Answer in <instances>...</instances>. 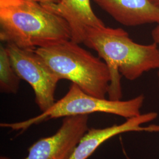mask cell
<instances>
[{
	"mask_svg": "<svg viewBox=\"0 0 159 159\" xmlns=\"http://www.w3.org/2000/svg\"><path fill=\"white\" fill-rule=\"evenodd\" d=\"M83 43L98 53L110 73L108 99L122 98L121 76L133 81L152 70L159 69V46L133 41L125 30L106 26L87 29Z\"/></svg>",
	"mask_w": 159,
	"mask_h": 159,
	"instance_id": "obj_1",
	"label": "cell"
},
{
	"mask_svg": "<svg viewBox=\"0 0 159 159\" xmlns=\"http://www.w3.org/2000/svg\"><path fill=\"white\" fill-rule=\"evenodd\" d=\"M71 38L67 21L40 2L0 0L1 41L24 49L35 50Z\"/></svg>",
	"mask_w": 159,
	"mask_h": 159,
	"instance_id": "obj_2",
	"label": "cell"
},
{
	"mask_svg": "<svg viewBox=\"0 0 159 159\" xmlns=\"http://www.w3.org/2000/svg\"><path fill=\"white\" fill-rule=\"evenodd\" d=\"M72 40L38 48L36 52L60 80H67L86 93L106 98L110 73L108 66Z\"/></svg>",
	"mask_w": 159,
	"mask_h": 159,
	"instance_id": "obj_3",
	"label": "cell"
},
{
	"mask_svg": "<svg viewBox=\"0 0 159 159\" xmlns=\"http://www.w3.org/2000/svg\"><path fill=\"white\" fill-rule=\"evenodd\" d=\"M144 98L143 94L125 101L99 98L86 93L78 85L72 83L64 96L40 115L23 121L2 123L0 124V126L21 133L34 125L49 120L68 116L104 113L119 116L127 119L141 114L140 110Z\"/></svg>",
	"mask_w": 159,
	"mask_h": 159,
	"instance_id": "obj_4",
	"label": "cell"
},
{
	"mask_svg": "<svg viewBox=\"0 0 159 159\" xmlns=\"http://www.w3.org/2000/svg\"><path fill=\"white\" fill-rule=\"evenodd\" d=\"M6 47L18 75L32 87L35 102L41 112L51 107L56 102V90L61 80L35 50L24 49L12 44H7Z\"/></svg>",
	"mask_w": 159,
	"mask_h": 159,
	"instance_id": "obj_5",
	"label": "cell"
},
{
	"mask_svg": "<svg viewBox=\"0 0 159 159\" xmlns=\"http://www.w3.org/2000/svg\"><path fill=\"white\" fill-rule=\"evenodd\" d=\"M89 115L64 117L58 130L42 138L30 146L23 159H69L82 137L89 129ZM0 159H12L1 156Z\"/></svg>",
	"mask_w": 159,
	"mask_h": 159,
	"instance_id": "obj_6",
	"label": "cell"
},
{
	"mask_svg": "<svg viewBox=\"0 0 159 159\" xmlns=\"http://www.w3.org/2000/svg\"><path fill=\"white\" fill-rule=\"evenodd\" d=\"M157 116L158 114L156 112H149L127 119L119 125H114L103 129H89L81 139L69 159H87L102 143L122 133L132 131L159 133V125L143 126L157 119Z\"/></svg>",
	"mask_w": 159,
	"mask_h": 159,
	"instance_id": "obj_7",
	"label": "cell"
},
{
	"mask_svg": "<svg viewBox=\"0 0 159 159\" xmlns=\"http://www.w3.org/2000/svg\"><path fill=\"white\" fill-rule=\"evenodd\" d=\"M118 23L127 27L159 24V6L151 0H92Z\"/></svg>",
	"mask_w": 159,
	"mask_h": 159,
	"instance_id": "obj_8",
	"label": "cell"
},
{
	"mask_svg": "<svg viewBox=\"0 0 159 159\" xmlns=\"http://www.w3.org/2000/svg\"><path fill=\"white\" fill-rule=\"evenodd\" d=\"M41 4L67 21L71 31V40L76 43H83L87 29L106 26L94 13L90 0H57Z\"/></svg>",
	"mask_w": 159,
	"mask_h": 159,
	"instance_id": "obj_9",
	"label": "cell"
},
{
	"mask_svg": "<svg viewBox=\"0 0 159 159\" xmlns=\"http://www.w3.org/2000/svg\"><path fill=\"white\" fill-rule=\"evenodd\" d=\"M21 79L12 66L6 47L0 46V90L2 93L16 94Z\"/></svg>",
	"mask_w": 159,
	"mask_h": 159,
	"instance_id": "obj_10",
	"label": "cell"
},
{
	"mask_svg": "<svg viewBox=\"0 0 159 159\" xmlns=\"http://www.w3.org/2000/svg\"><path fill=\"white\" fill-rule=\"evenodd\" d=\"M152 37L154 43L157 44L159 46V24L157 25L156 27L154 28L152 31ZM157 77H158V84L159 86V69L157 73Z\"/></svg>",
	"mask_w": 159,
	"mask_h": 159,
	"instance_id": "obj_11",
	"label": "cell"
},
{
	"mask_svg": "<svg viewBox=\"0 0 159 159\" xmlns=\"http://www.w3.org/2000/svg\"><path fill=\"white\" fill-rule=\"evenodd\" d=\"M30 1H36L38 2H40L41 4H44V3H50V2H55L57 0H30Z\"/></svg>",
	"mask_w": 159,
	"mask_h": 159,
	"instance_id": "obj_12",
	"label": "cell"
},
{
	"mask_svg": "<svg viewBox=\"0 0 159 159\" xmlns=\"http://www.w3.org/2000/svg\"><path fill=\"white\" fill-rule=\"evenodd\" d=\"M152 1H153L154 4H156V5L159 6V0H151Z\"/></svg>",
	"mask_w": 159,
	"mask_h": 159,
	"instance_id": "obj_13",
	"label": "cell"
},
{
	"mask_svg": "<svg viewBox=\"0 0 159 159\" xmlns=\"http://www.w3.org/2000/svg\"><path fill=\"white\" fill-rule=\"evenodd\" d=\"M123 152H124V153H125V157H126V158H127V159H130L129 157V156H127V154H126V153H125V150H123Z\"/></svg>",
	"mask_w": 159,
	"mask_h": 159,
	"instance_id": "obj_14",
	"label": "cell"
}]
</instances>
